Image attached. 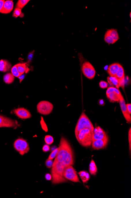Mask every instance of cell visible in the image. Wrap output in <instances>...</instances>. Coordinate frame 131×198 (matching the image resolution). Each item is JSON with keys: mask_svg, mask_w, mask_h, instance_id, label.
Segmentation results:
<instances>
[{"mask_svg": "<svg viewBox=\"0 0 131 198\" xmlns=\"http://www.w3.org/2000/svg\"><path fill=\"white\" fill-rule=\"evenodd\" d=\"M58 148V153L55 160L66 167L73 166L74 163V152L70 144L65 138H61Z\"/></svg>", "mask_w": 131, "mask_h": 198, "instance_id": "6da1fadb", "label": "cell"}, {"mask_svg": "<svg viewBox=\"0 0 131 198\" xmlns=\"http://www.w3.org/2000/svg\"><path fill=\"white\" fill-rule=\"evenodd\" d=\"M66 167L64 164L54 160L51 170L52 183L57 184L67 182V180L63 176V173Z\"/></svg>", "mask_w": 131, "mask_h": 198, "instance_id": "7a4b0ae2", "label": "cell"}, {"mask_svg": "<svg viewBox=\"0 0 131 198\" xmlns=\"http://www.w3.org/2000/svg\"><path fill=\"white\" fill-rule=\"evenodd\" d=\"M93 133L88 129H84L80 130L75 137L78 143L85 147H90L92 143Z\"/></svg>", "mask_w": 131, "mask_h": 198, "instance_id": "3957f363", "label": "cell"}, {"mask_svg": "<svg viewBox=\"0 0 131 198\" xmlns=\"http://www.w3.org/2000/svg\"><path fill=\"white\" fill-rule=\"evenodd\" d=\"M84 129H88L93 133L94 127L89 118L85 112H83L79 117L75 127V134H77L80 130Z\"/></svg>", "mask_w": 131, "mask_h": 198, "instance_id": "277c9868", "label": "cell"}, {"mask_svg": "<svg viewBox=\"0 0 131 198\" xmlns=\"http://www.w3.org/2000/svg\"><path fill=\"white\" fill-rule=\"evenodd\" d=\"M14 147L19 154L23 155L29 152V144L26 140L22 138L17 139L14 142Z\"/></svg>", "mask_w": 131, "mask_h": 198, "instance_id": "5b68a950", "label": "cell"}, {"mask_svg": "<svg viewBox=\"0 0 131 198\" xmlns=\"http://www.w3.org/2000/svg\"><path fill=\"white\" fill-rule=\"evenodd\" d=\"M37 108L39 113L44 115H47L52 112L53 106L50 102L41 101L37 105Z\"/></svg>", "mask_w": 131, "mask_h": 198, "instance_id": "8992f818", "label": "cell"}, {"mask_svg": "<svg viewBox=\"0 0 131 198\" xmlns=\"http://www.w3.org/2000/svg\"><path fill=\"white\" fill-rule=\"evenodd\" d=\"M82 71L84 76L88 79L92 80L96 76V70L88 61H85L83 63Z\"/></svg>", "mask_w": 131, "mask_h": 198, "instance_id": "52a82bcc", "label": "cell"}, {"mask_svg": "<svg viewBox=\"0 0 131 198\" xmlns=\"http://www.w3.org/2000/svg\"><path fill=\"white\" fill-rule=\"evenodd\" d=\"M63 176L66 180L74 182H80L77 172L72 165L66 167L63 173Z\"/></svg>", "mask_w": 131, "mask_h": 198, "instance_id": "ba28073f", "label": "cell"}, {"mask_svg": "<svg viewBox=\"0 0 131 198\" xmlns=\"http://www.w3.org/2000/svg\"><path fill=\"white\" fill-rule=\"evenodd\" d=\"M17 125V121L0 115V128H16Z\"/></svg>", "mask_w": 131, "mask_h": 198, "instance_id": "9c48e42d", "label": "cell"}, {"mask_svg": "<svg viewBox=\"0 0 131 198\" xmlns=\"http://www.w3.org/2000/svg\"><path fill=\"white\" fill-rule=\"evenodd\" d=\"M119 102L120 107H121L122 112L123 113V116H124L126 120L127 121L128 123H131V115L129 114L128 111L126 106L125 100H124V97L122 96V94L120 95Z\"/></svg>", "mask_w": 131, "mask_h": 198, "instance_id": "30bf717a", "label": "cell"}, {"mask_svg": "<svg viewBox=\"0 0 131 198\" xmlns=\"http://www.w3.org/2000/svg\"><path fill=\"white\" fill-rule=\"evenodd\" d=\"M109 142L108 137L101 140L92 141L91 146L93 150H99L106 148Z\"/></svg>", "mask_w": 131, "mask_h": 198, "instance_id": "8fae6325", "label": "cell"}, {"mask_svg": "<svg viewBox=\"0 0 131 198\" xmlns=\"http://www.w3.org/2000/svg\"><path fill=\"white\" fill-rule=\"evenodd\" d=\"M108 137L107 134L100 127H97L94 129L92 134V141L103 139Z\"/></svg>", "mask_w": 131, "mask_h": 198, "instance_id": "7c38bea8", "label": "cell"}, {"mask_svg": "<svg viewBox=\"0 0 131 198\" xmlns=\"http://www.w3.org/2000/svg\"><path fill=\"white\" fill-rule=\"evenodd\" d=\"M13 111L16 116L20 119H29L31 117L30 112L27 109L24 108H17L14 110Z\"/></svg>", "mask_w": 131, "mask_h": 198, "instance_id": "4fadbf2b", "label": "cell"}, {"mask_svg": "<svg viewBox=\"0 0 131 198\" xmlns=\"http://www.w3.org/2000/svg\"><path fill=\"white\" fill-rule=\"evenodd\" d=\"M115 77L118 80L119 82L120 87H121L122 88L124 89L125 74H124V69L121 65H120L117 73L116 74Z\"/></svg>", "mask_w": 131, "mask_h": 198, "instance_id": "5bb4252c", "label": "cell"}, {"mask_svg": "<svg viewBox=\"0 0 131 198\" xmlns=\"http://www.w3.org/2000/svg\"><path fill=\"white\" fill-rule=\"evenodd\" d=\"M121 94L118 89H116L115 91L112 92L106 95L107 97L111 102H119L120 95Z\"/></svg>", "mask_w": 131, "mask_h": 198, "instance_id": "9a60e30c", "label": "cell"}, {"mask_svg": "<svg viewBox=\"0 0 131 198\" xmlns=\"http://www.w3.org/2000/svg\"><path fill=\"white\" fill-rule=\"evenodd\" d=\"M14 3L13 1L7 0L4 1V5L0 12L3 14H8L10 13L14 8Z\"/></svg>", "mask_w": 131, "mask_h": 198, "instance_id": "2e32d148", "label": "cell"}, {"mask_svg": "<svg viewBox=\"0 0 131 198\" xmlns=\"http://www.w3.org/2000/svg\"><path fill=\"white\" fill-rule=\"evenodd\" d=\"M120 65L121 64L118 63H114L109 65L107 70V72L109 76H115Z\"/></svg>", "mask_w": 131, "mask_h": 198, "instance_id": "e0dca14e", "label": "cell"}, {"mask_svg": "<svg viewBox=\"0 0 131 198\" xmlns=\"http://www.w3.org/2000/svg\"><path fill=\"white\" fill-rule=\"evenodd\" d=\"M12 68V64L7 60H0V71L7 72L10 71Z\"/></svg>", "mask_w": 131, "mask_h": 198, "instance_id": "ac0fdd59", "label": "cell"}, {"mask_svg": "<svg viewBox=\"0 0 131 198\" xmlns=\"http://www.w3.org/2000/svg\"><path fill=\"white\" fill-rule=\"evenodd\" d=\"M107 80L108 84H109L111 87H114L118 89L119 88V82L115 76H109L107 77Z\"/></svg>", "mask_w": 131, "mask_h": 198, "instance_id": "d6986e66", "label": "cell"}, {"mask_svg": "<svg viewBox=\"0 0 131 198\" xmlns=\"http://www.w3.org/2000/svg\"><path fill=\"white\" fill-rule=\"evenodd\" d=\"M17 64V69L20 75H22L25 73H27L29 71V69L27 63H19Z\"/></svg>", "mask_w": 131, "mask_h": 198, "instance_id": "ffe728a7", "label": "cell"}, {"mask_svg": "<svg viewBox=\"0 0 131 198\" xmlns=\"http://www.w3.org/2000/svg\"><path fill=\"white\" fill-rule=\"evenodd\" d=\"M106 33L109 36L112 37L113 40L116 42L119 39V36L118 33L116 29H110L107 30Z\"/></svg>", "mask_w": 131, "mask_h": 198, "instance_id": "44dd1931", "label": "cell"}, {"mask_svg": "<svg viewBox=\"0 0 131 198\" xmlns=\"http://www.w3.org/2000/svg\"><path fill=\"white\" fill-rule=\"evenodd\" d=\"M80 177L84 183H86L90 179V175L88 172L86 171H82L78 173Z\"/></svg>", "mask_w": 131, "mask_h": 198, "instance_id": "7402d4cb", "label": "cell"}, {"mask_svg": "<svg viewBox=\"0 0 131 198\" xmlns=\"http://www.w3.org/2000/svg\"><path fill=\"white\" fill-rule=\"evenodd\" d=\"M89 172L92 175H96L98 172V168L93 160H91L89 165Z\"/></svg>", "mask_w": 131, "mask_h": 198, "instance_id": "603a6c76", "label": "cell"}, {"mask_svg": "<svg viewBox=\"0 0 131 198\" xmlns=\"http://www.w3.org/2000/svg\"><path fill=\"white\" fill-rule=\"evenodd\" d=\"M15 77L12 73H7L4 75L3 80L4 82L7 84H11L14 82Z\"/></svg>", "mask_w": 131, "mask_h": 198, "instance_id": "cb8c5ba5", "label": "cell"}, {"mask_svg": "<svg viewBox=\"0 0 131 198\" xmlns=\"http://www.w3.org/2000/svg\"><path fill=\"white\" fill-rule=\"evenodd\" d=\"M29 1V0H19L16 4V8L22 9Z\"/></svg>", "mask_w": 131, "mask_h": 198, "instance_id": "d4e9b609", "label": "cell"}, {"mask_svg": "<svg viewBox=\"0 0 131 198\" xmlns=\"http://www.w3.org/2000/svg\"><path fill=\"white\" fill-rule=\"evenodd\" d=\"M11 73L14 77L18 78L20 76V74L17 69V64L14 66L11 70Z\"/></svg>", "mask_w": 131, "mask_h": 198, "instance_id": "484cf974", "label": "cell"}, {"mask_svg": "<svg viewBox=\"0 0 131 198\" xmlns=\"http://www.w3.org/2000/svg\"><path fill=\"white\" fill-rule=\"evenodd\" d=\"M104 40L106 43L109 44H113L115 42V41L113 40V39H112V37L109 36L106 33L104 35Z\"/></svg>", "mask_w": 131, "mask_h": 198, "instance_id": "4316f807", "label": "cell"}, {"mask_svg": "<svg viewBox=\"0 0 131 198\" xmlns=\"http://www.w3.org/2000/svg\"><path fill=\"white\" fill-rule=\"evenodd\" d=\"M44 141L46 144L51 145L54 142V139L52 136L50 135H46L45 136Z\"/></svg>", "mask_w": 131, "mask_h": 198, "instance_id": "83f0119b", "label": "cell"}, {"mask_svg": "<svg viewBox=\"0 0 131 198\" xmlns=\"http://www.w3.org/2000/svg\"><path fill=\"white\" fill-rule=\"evenodd\" d=\"M59 152V148H57L55 149L51 153L50 155H49L48 158V159L49 160H53V159L56 157L58 153Z\"/></svg>", "mask_w": 131, "mask_h": 198, "instance_id": "f1b7e54d", "label": "cell"}, {"mask_svg": "<svg viewBox=\"0 0 131 198\" xmlns=\"http://www.w3.org/2000/svg\"><path fill=\"white\" fill-rule=\"evenodd\" d=\"M21 15V9H20L16 8L14 10L13 13V16L14 17H17L20 16Z\"/></svg>", "mask_w": 131, "mask_h": 198, "instance_id": "f546056e", "label": "cell"}, {"mask_svg": "<svg viewBox=\"0 0 131 198\" xmlns=\"http://www.w3.org/2000/svg\"><path fill=\"white\" fill-rule=\"evenodd\" d=\"M99 86L100 88L104 89L107 88L108 83L104 81L101 80L99 83Z\"/></svg>", "mask_w": 131, "mask_h": 198, "instance_id": "4dcf8cb0", "label": "cell"}, {"mask_svg": "<svg viewBox=\"0 0 131 198\" xmlns=\"http://www.w3.org/2000/svg\"><path fill=\"white\" fill-rule=\"evenodd\" d=\"M53 164V161L52 160L47 159L45 162V165L48 168H52Z\"/></svg>", "mask_w": 131, "mask_h": 198, "instance_id": "1f68e13d", "label": "cell"}, {"mask_svg": "<svg viewBox=\"0 0 131 198\" xmlns=\"http://www.w3.org/2000/svg\"><path fill=\"white\" fill-rule=\"evenodd\" d=\"M41 126H42V129H43L44 130V131H45L46 132H47L48 131L47 127L46 124L44 122V120H43V118H42V120H41Z\"/></svg>", "mask_w": 131, "mask_h": 198, "instance_id": "d6a6232c", "label": "cell"}, {"mask_svg": "<svg viewBox=\"0 0 131 198\" xmlns=\"http://www.w3.org/2000/svg\"><path fill=\"white\" fill-rule=\"evenodd\" d=\"M50 150V147L48 144H45L42 147V151L44 152H47Z\"/></svg>", "mask_w": 131, "mask_h": 198, "instance_id": "836d02e7", "label": "cell"}, {"mask_svg": "<svg viewBox=\"0 0 131 198\" xmlns=\"http://www.w3.org/2000/svg\"><path fill=\"white\" fill-rule=\"evenodd\" d=\"M131 129L130 128L128 132V141L129 144V150L131 152Z\"/></svg>", "mask_w": 131, "mask_h": 198, "instance_id": "e575fe53", "label": "cell"}, {"mask_svg": "<svg viewBox=\"0 0 131 198\" xmlns=\"http://www.w3.org/2000/svg\"><path fill=\"white\" fill-rule=\"evenodd\" d=\"M126 108H127L128 111L130 114H131V104L130 103L127 104H126Z\"/></svg>", "mask_w": 131, "mask_h": 198, "instance_id": "d590c367", "label": "cell"}, {"mask_svg": "<svg viewBox=\"0 0 131 198\" xmlns=\"http://www.w3.org/2000/svg\"><path fill=\"white\" fill-rule=\"evenodd\" d=\"M33 53L34 51L29 53L28 55V62H30L31 61L33 57Z\"/></svg>", "mask_w": 131, "mask_h": 198, "instance_id": "8d00e7d4", "label": "cell"}, {"mask_svg": "<svg viewBox=\"0 0 131 198\" xmlns=\"http://www.w3.org/2000/svg\"><path fill=\"white\" fill-rule=\"evenodd\" d=\"M45 178L47 180L50 181L52 179V175L50 174H46L45 175Z\"/></svg>", "mask_w": 131, "mask_h": 198, "instance_id": "74e56055", "label": "cell"}, {"mask_svg": "<svg viewBox=\"0 0 131 198\" xmlns=\"http://www.w3.org/2000/svg\"><path fill=\"white\" fill-rule=\"evenodd\" d=\"M4 1H5L4 0H0V11L3 8Z\"/></svg>", "mask_w": 131, "mask_h": 198, "instance_id": "f35d334b", "label": "cell"}, {"mask_svg": "<svg viewBox=\"0 0 131 198\" xmlns=\"http://www.w3.org/2000/svg\"><path fill=\"white\" fill-rule=\"evenodd\" d=\"M25 75H24V74H22V75H20L19 77H18V78L19 79L20 82H21L22 81L23 79L24 78H25Z\"/></svg>", "mask_w": 131, "mask_h": 198, "instance_id": "ab89813d", "label": "cell"}, {"mask_svg": "<svg viewBox=\"0 0 131 198\" xmlns=\"http://www.w3.org/2000/svg\"><path fill=\"white\" fill-rule=\"evenodd\" d=\"M130 17H131V12L130 13Z\"/></svg>", "mask_w": 131, "mask_h": 198, "instance_id": "60d3db41", "label": "cell"}]
</instances>
